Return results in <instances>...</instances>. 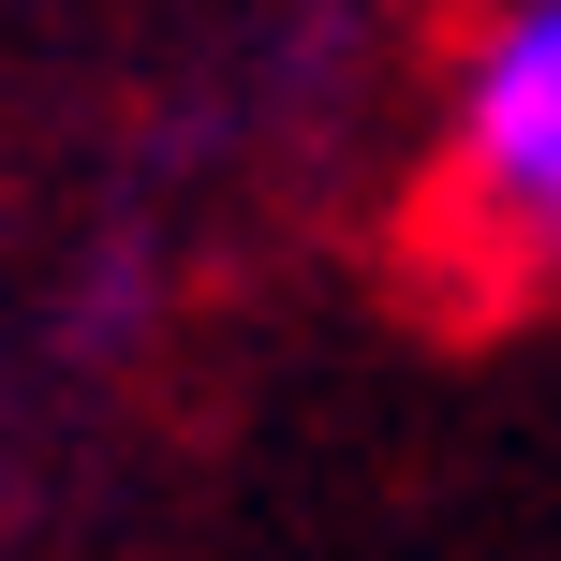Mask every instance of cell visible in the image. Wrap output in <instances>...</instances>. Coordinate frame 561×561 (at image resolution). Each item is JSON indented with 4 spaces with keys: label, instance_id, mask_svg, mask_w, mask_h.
<instances>
[{
    "label": "cell",
    "instance_id": "obj_1",
    "mask_svg": "<svg viewBox=\"0 0 561 561\" xmlns=\"http://www.w3.org/2000/svg\"><path fill=\"white\" fill-rule=\"evenodd\" d=\"M458 193L488 207V237H517L561 266V0H517L458 75Z\"/></svg>",
    "mask_w": 561,
    "mask_h": 561
}]
</instances>
